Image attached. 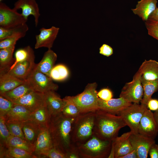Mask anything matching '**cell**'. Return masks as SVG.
I'll return each mask as SVG.
<instances>
[{
    "label": "cell",
    "instance_id": "8fae6325",
    "mask_svg": "<svg viewBox=\"0 0 158 158\" xmlns=\"http://www.w3.org/2000/svg\"><path fill=\"white\" fill-rule=\"evenodd\" d=\"M138 133L154 139L157 135L158 128L154 113L148 108L145 110L140 122Z\"/></svg>",
    "mask_w": 158,
    "mask_h": 158
},
{
    "label": "cell",
    "instance_id": "2e32d148",
    "mask_svg": "<svg viewBox=\"0 0 158 158\" xmlns=\"http://www.w3.org/2000/svg\"><path fill=\"white\" fill-rule=\"evenodd\" d=\"M59 30V28L54 26L48 29L44 28L40 29V34L35 36V49L44 47L51 49Z\"/></svg>",
    "mask_w": 158,
    "mask_h": 158
},
{
    "label": "cell",
    "instance_id": "f907efd6",
    "mask_svg": "<svg viewBox=\"0 0 158 158\" xmlns=\"http://www.w3.org/2000/svg\"><path fill=\"white\" fill-rule=\"evenodd\" d=\"M154 118L158 128V110L154 113Z\"/></svg>",
    "mask_w": 158,
    "mask_h": 158
},
{
    "label": "cell",
    "instance_id": "277c9868",
    "mask_svg": "<svg viewBox=\"0 0 158 158\" xmlns=\"http://www.w3.org/2000/svg\"><path fill=\"white\" fill-rule=\"evenodd\" d=\"M95 116V111L81 113L76 118L71 133L75 145L85 141L93 134Z\"/></svg>",
    "mask_w": 158,
    "mask_h": 158
},
{
    "label": "cell",
    "instance_id": "d6a6232c",
    "mask_svg": "<svg viewBox=\"0 0 158 158\" xmlns=\"http://www.w3.org/2000/svg\"><path fill=\"white\" fill-rule=\"evenodd\" d=\"M69 75L67 67L64 65L59 64L53 67L51 71L49 77L54 80L61 81L66 79Z\"/></svg>",
    "mask_w": 158,
    "mask_h": 158
},
{
    "label": "cell",
    "instance_id": "60d3db41",
    "mask_svg": "<svg viewBox=\"0 0 158 158\" xmlns=\"http://www.w3.org/2000/svg\"><path fill=\"white\" fill-rule=\"evenodd\" d=\"M43 157L67 158V154L58 147L54 146L43 156Z\"/></svg>",
    "mask_w": 158,
    "mask_h": 158
},
{
    "label": "cell",
    "instance_id": "f1b7e54d",
    "mask_svg": "<svg viewBox=\"0 0 158 158\" xmlns=\"http://www.w3.org/2000/svg\"><path fill=\"white\" fill-rule=\"evenodd\" d=\"M15 47L0 49V73L5 72L15 61L13 54Z\"/></svg>",
    "mask_w": 158,
    "mask_h": 158
},
{
    "label": "cell",
    "instance_id": "836d02e7",
    "mask_svg": "<svg viewBox=\"0 0 158 158\" xmlns=\"http://www.w3.org/2000/svg\"><path fill=\"white\" fill-rule=\"evenodd\" d=\"M23 122L16 120H6V124L11 135L25 139L22 129Z\"/></svg>",
    "mask_w": 158,
    "mask_h": 158
},
{
    "label": "cell",
    "instance_id": "ffe728a7",
    "mask_svg": "<svg viewBox=\"0 0 158 158\" xmlns=\"http://www.w3.org/2000/svg\"><path fill=\"white\" fill-rule=\"evenodd\" d=\"M157 2V0H140L138 2L135 8L131 10L135 14L145 21L156 9Z\"/></svg>",
    "mask_w": 158,
    "mask_h": 158
},
{
    "label": "cell",
    "instance_id": "ba28073f",
    "mask_svg": "<svg viewBox=\"0 0 158 158\" xmlns=\"http://www.w3.org/2000/svg\"><path fill=\"white\" fill-rule=\"evenodd\" d=\"M147 106L141 104L133 103L121 111L118 115L122 118L132 133H138V126L140 121Z\"/></svg>",
    "mask_w": 158,
    "mask_h": 158
},
{
    "label": "cell",
    "instance_id": "8d00e7d4",
    "mask_svg": "<svg viewBox=\"0 0 158 158\" xmlns=\"http://www.w3.org/2000/svg\"><path fill=\"white\" fill-rule=\"evenodd\" d=\"M10 135L4 116H0V147L5 146L6 142Z\"/></svg>",
    "mask_w": 158,
    "mask_h": 158
},
{
    "label": "cell",
    "instance_id": "52a82bcc",
    "mask_svg": "<svg viewBox=\"0 0 158 158\" xmlns=\"http://www.w3.org/2000/svg\"><path fill=\"white\" fill-rule=\"evenodd\" d=\"M25 80L33 91L43 93L55 91L58 88L49 77L38 71L35 66Z\"/></svg>",
    "mask_w": 158,
    "mask_h": 158
},
{
    "label": "cell",
    "instance_id": "4316f807",
    "mask_svg": "<svg viewBox=\"0 0 158 158\" xmlns=\"http://www.w3.org/2000/svg\"><path fill=\"white\" fill-rule=\"evenodd\" d=\"M32 91L33 90L25 80L24 83L13 89L0 94L12 101L21 97Z\"/></svg>",
    "mask_w": 158,
    "mask_h": 158
},
{
    "label": "cell",
    "instance_id": "681fc988",
    "mask_svg": "<svg viewBox=\"0 0 158 158\" xmlns=\"http://www.w3.org/2000/svg\"><path fill=\"white\" fill-rule=\"evenodd\" d=\"M115 145L113 140L112 141L111 147L108 158H115Z\"/></svg>",
    "mask_w": 158,
    "mask_h": 158
},
{
    "label": "cell",
    "instance_id": "ee69618b",
    "mask_svg": "<svg viewBox=\"0 0 158 158\" xmlns=\"http://www.w3.org/2000/svg\"><path fill=\"white\" fill-rule=\"evenodd\" d=\"M148 154L151 158H158V145L155 143L150 147Z\"/></svg>",
    "mask_w": 158,
    "mask_h": 158
},
{
    "label": "cell",
    "instance_id": "d6986e66",
    "mask_svg": "<svg viewBox=\"0 0 158 158\" xmlns=\"http://www.w3.org/2000/svg\"><path fill=\"white\" fill-rule=\"evenodd\" d=\"M130 131L123 133L113 140L115 145V158H121L133 150L130 140Z\"/></svg>",
    "mask_w": 158,
    "mask_h": 158
},
{
    "label": "cell",
    "instance_id": "f6af8a7d",
    "mask_svg": "<svg viewBox=\"0 0 158 158\" xmlns=\"http://www.w3.org/2000/svg\"><path fill=\"white\" fill-rule=\"evenodd\" d=\"M147 106V108L151 111H156L158 110V99H151L148 101Z\"/></svg>",
    "mask_w": 158,
    "mask_h": 158
},
{
    "label": "cell",
    "instance_id": "7bdbcfd3",
    "mask_svg": "<svg viewBox=\"0 0 158 158\" xmlns=\"http://www.w3.org/2000/svg\"><path fill=\"white\" fill-rule=\"evenodd\" d=\"M99 53L102 55L109 57L113 54V50L110 46L104 44L100 47Z\"/></svg>",
    "mask_w": 158,
    "mask_h": 158
},
{
    "label": "cell",
    "instance_id": "3957f363",
    "mask_svg": "<svg viewBox=\"0 0 158 158\" xmlns=\"http://www.w3.org/2000/svg\"><path fill=\"white\" fill-rule=\"evenodd\" d=\"M112 141L103 140L94 133L87 140L75 145L80 158H108Z\"/></svg>",
    "mask_w": 158,
    "mask_h": 158
},
{
    "label": "cell",
    "instance_id": "7a4b0ae2",
    "mask_svg": "<svg viewBox=\"0 0 158 158\" xmlns=\"http://www.w3.org/2000/svg\"><path fill=\"white\" fill-rule=\"evenodd\" d=\"M94 133L100 138L112 141L120 130L127 125L121 116L98 109L95 111Z\"/></svg>",
    "mask_w": 158,
    "mask_h": 158
},
{
    "label": "cell",
    "instance_id": "7402d4cb",
    "mask_svg": "<svg viewBox=\"0 0 158 158\" xmlns=\"http://www.w3.org/2000/svg\"><path fill=\"white\" fill-rule=\"evenodd\" d=\"M57 58L56 53L51 49H48L44 53L40 62L35 64V67L40 72L49 77L51 71L54 66Z\"/></svg>",
    "mask_w": 158,
    "mask_h": 158
},
{
    "label": "cell",
    "instance_id": "8992f818",
    "mask_svg": "<svg viewBox=\"0 0 158 158\" xmlns=\"http://www.w3.org/2000/svg\"><path fill=\"white\" fill-rule=\"evenodd\" d=\"M142 75L141 72L138 70L133 76L132 80L126 83L123 87L119 97L132 103L139 104L143 95Z\"/></svg>",
    "mask_w": 158,
    "mask_h": 158
},
{
    "label": "cell",
    "instance_id": "7c38bea8",
    "mask_svg": "<svg viewBox=\"0 0 158 158\" xmlns=\"http://www.w3.org/2000/svg\"><path fill=\"white\" fill-rule=\"evenodd\" d=\"M53 146L49 127L42 126L34 145L33 154L37 158L42 157Z\"/></svg>",
    "mask_w": 158,
    "mask_h": 158
},
{
    "label": "cell",
    "instance_id": "7dc6e473",
    "mask_svg": "<svg viewBox=\"0 0 158 158\" xmlns=\"http://www.w3.org/2000/svg\"><path fill=\"white\" fill-rule=\"evenodd\" d=\"M148 19L158 22V8L157 7L150 15Z\"/></svg>",
    "mask_w": 158,
    "mask_h": 158
},
{
    "label": "cell",
    "instance_id": "f35d334b",
    "mask_svg": "<svg viewBox=\"0 0 158 158\" xmlns=\"http://www.w3.org/2000/svg\"><path fill=\"white\" fill-rule=\"evenodd\" d=\"M14 104L11 101L0 95V116H4L11 110Z\"/></svg>",
    "mask_w": 158,
    "mask_h": 158
},
{
    "label": "cell",
    "instance_id": "1f68e13d",
    "mask_svg": "<svg viewBox=\"0 0 158 158\" xmlns=\"http://www.w3.org/2000/svg\"><path fill=\"white\" fill-rule=\"evenodd\" d=\"M28 30V27L26 23L9 29H5L0 27V40L20 35L25 36Z\"/></svg>",
    "mask_w": 158,
    "mask_h": 158
},
{
    "label": "cell",
    "instance_id": "d590c367",
    "mask_svg": "<svg viewBox=\"0 0 158 158\" xmlns=\"http://www.w3.org/2000/svg\"><path fill=\"white\" fill-rule=\"evenodd\" d=\"M33 51L30 46L17 50L15 54V61L9 68H12L18 63L26 60Z\"/></svg>",
    "mask_w": 158,
    "mask_h": 158
},
{
    "label": "cell",
    "instance_id": "9a60e30c",
    "mask_svg": "<svg viewBox=\"0 0 158 158\" xmlns=\"http://www.w3.org/2000/svg\"><path fill=\"white\" fill-rule=\"evenodd\" d=\"M133 103L122 97L104 101L99 98L98 108L109 113L118 115L125 109L131 105Z\"/></svg>",
    "mask_w": 158,
    "mask_h": 158
},
{
    "label": "cell",
    "instance_id": "cb8c5ba5",
    "mask_svg": "<svg viewBox=\"0 0 158 158\" xmlns=\"http://www.w3.org/2000/svg\"><path fill=\"white\" fill-rule=\"evenodd\" d=\"M25 82L6 72L0 73V94L11 90Z\"/></svg>",
    "mask_w": 158,
    "mask_h": 158
},
{
    "label": "cell",
    "instance_id": "5b68a950",
    "mask_svg": "<svg viewBox=\"0 0 158 158\" xmlns=\"http://www.w3.org/2000/svg\"><path fill=\"white\" fill-rule=\"evenodd\" d=\"M96 83H89L83 91L75 96L65 97L74 103L79 109L81 113L95 111L99 109V97L96 90Z\"/></svg>",
    "mask_w": 158,
    "mask_h": 158
},
{
    "label": "cell",
    "instance_id": "c3c4849f",
    "mask_svg": "<svg viewBox=\"0 0 158 158\" xmlns=\"http://www.w3.org/2000/svg\"><path fill=\"white\" fill-rule=\"evenodd\" d=\"M121 158H138V157L137 152L133 149L132 151L122 156Z\"/></svg>",
    "mask_w": 158,
    "mask_h": 158
},
{
    "label": "cell",
    "instance_id": "83f0119b",
    "mask_svg": "<svg viewBox=\"0 0 158 158\" xmlns=\"http://www.w3.org/2000/svg\"><path fill=\"white\" fill-rule=\"evenodd\" d=\"M51 116L45 105L32 112L30 119L34 121L41 126H48Z\"/></svg>",
    "mask_w": 158,
    "mask_h": 158
},
{
    "label": "cell",
    "instance_id": "ab89813d",
    "mask_svg": "<svg viewBox=\"0 0 158 158\" xmlns=\"http://www.w3.org/2000/svg\"><path fill=\"white\" fill-rule=\"evenodd\" d=\"M145 24L148 34L158 40V22L148 19Z\"/></svg>",
    "mask_w": 158,
    "mask_h": 158
},
{
    "label": "cell",
    "instance_id": "74e56055",
    "mask_svg": "<svg viewBox=\"0 0 158 158\" xmlns=\"http://www.w3.org/2000/svg\"><path fill=\"white\" fill-rule=\"evenodd\" d=\"M25 36L20 35L10 37L0 40V49L15 47L17 41Z\"/></svg>",
    "mask_w": 158,
    "mask_h": 158
},
{
    "label": "cell",
    "instance_id": "5bb4252c",
    "mask_svg": "<svg viewBox=\"0 0 158 158\" xmlns=\"http://www.w3.org/2000/svg\"><path fill=\"white\" fill-rule=\"evenodd\" d=\"M34 60L35 55L33 51L26 60L18 63L5 72L19 79L25 80L35 66L36 64Z\"/></svg>",
    "mask_w": 158,
    "mask_h": 158
},
{
    "label": "cell",
    "instance_id": "4fadbf2b",
    "mask_svg": "<svg viewBox=\"0 0 158 158\" xmlns=\"http://www.w3.org/2000/svg\"><path fill=\"white\" fill-rule=\"evenodd\" d=\"M130 140L133 148L137 152L138 158H147L151 146L155 143L154 139L148 137L139 133H132Z\"/></svg>",
    "mask_w": 158,
    "mask_h": 158
},
{
    "label": "cell",
    "instance_id": "ac0fdd59",
    "mask_svg": "<svg viewBox=\"0 0 158 158\" xmlns=\"http://www.w3.org/2000/svg\"><path fill=\"white\" fill-rule=\"evenodd\" d=\"M55 91L51 90L44 93L45 105L51 116L61 112L66 103V101L61 99Z\"/></svg>",
    "mask_w": 158,
    "mask_h": 158
},
{
    "label": "cell",
    "instance_id": "603a6c76",
    "mask_svg": "<svg viewBox=\"0 0 158 158\" xmlns=\"http://www.w3.org/2000/svg\"><path fill=\"white\" fill-rule=\"evenodd\" d=\"M41 126L30 119L22 122V129L25 138L33 145L34 146Z\"/></svg>",
    "mask_w": 158,
    "mask_h": 158
},
{
    "label": "cell",
    "instance_id": "f546056e",
    "mask_svg": "<svg viewBox=\"0 0 158 158\" xmlns=\"http://www.w3.org/2000/svg\"><path fill=\"white\" fill-rule=\"evenodd\" d=\"M142 83L143 95L140 103L147 106V102L152 98L153 94L158 91V81L146 80L142 78Z\"/></svg>",
    "mask_w": 158,
    "mask_h": 158
},
{
    "label": "cell",
    "instance_id": "4dcf8cb0",
    "mask_svg": "<svg viewBox=\"0 0 158 158\" xmlns=\"http://www.w3.org/2000/svg\"><path fill=\"white\" fill-rule=\"evenodd\" d=\"M6 147H12L25 150L33 153L34 146L30 144L25 139L20 137L10 135L6 142Z\"/></svg>",
    "mask_w": 158,
    "mask_h": 158
},
{
    "label": "cell",
    "instance_id": "9c48e42d",
    "mask_svg": "<svg viewBox=\"0 0 158 158\" xmlns=\"http://www.w3.org/2000/svg\"><path fill=\"white\" fill-rule=\"evenodd\" d=\"M28 20L21 13L5 4H0V27L9 29L26 23Z\"/></svg>",
    "mask_w": 158,
    "mask_h": 158
},
{
    "label": "cell",
    "instance_id": "e575fe53",
    "mask_svg": "<svg viewBox=\"0 0 158 158\" xmlns=\"http://www.w3.org/2000/svg\"><path fill=\"white\" fill-rule=\"evenodd\" d=\"M63 99L66 101V103L61 111L64 115L69 117L76 118L81 113L79 109L74 103L65 97Z\"/></svg>",
    "mask_w": 158,
    "mask_h": 158
},
{
    "label": "cell",
    "instance_id": "bcb514c9",
    "mask_svg": "<svg viewBox=\"0 0 158 158\" xmlns=\"http://www.w3.org/2000/svg\"><path fill=\"white\" fill-rule=\"evenodd\" d=\"M67 158H80L78 150L76 146L72 150L67 153Z\"/></svg>",
    "mask_w": 158,
    "mask_h": 158
},
{
    "label": "cell",
    "instance_id": "6da1fadb",
    "mask_svg": "<svg viewBox=\"0 0 158 158\" xmlns=\"http://www.w3.org/2000/svg\"><path fill=\"white\" fill-rule=\"evenodd\" d=\"M75 118L66 117L61 112L51 116L49 125L54 146L66 154L75 146L71 138L73 124Z\"/></svg>",
    "mask_w": 158,
    "mask_h": 158
},
{
    "label": "cell",
    "instance_id": "44dd1931",
    "mask_svg": "<svg viewBox=\"0 0 158 158\" xmlns=\"http://www.w3.org/2000/svg\"><path fill=\"white\" fill-rule=\"evenodd\" d=\"M142 78L148 81H158V62L152 59L145 60L138 69Z\"/></svg>",
    "mask_w": 158,
    "mask_h": 158
},
{
    "label": "cell",
    "instance_id": "30bf717a",
    "mask_svg": "<svg viewBox=\"0 0 158 158\" xmlns=\"http://www.w3.org/2000/svg\"><path fill=\"white\" fill-rule=\"evenodd\" d=\"M12 102L25 107L32 112L45 105L44 93L34 91Z\"/></svg>",
    "mask_w": 158,
    "mask_h": 158
},
{
    "label": "cell",
    "instance_id": "d4e9b609",
    "mask_svg": "<svg viewBox=\"0 0 158 158\" xmlns=\"http://www.w3.org/2000/svg\"><path fill=\"white\" fill-rule=\"evenodd\" d=\"M0 158H37L32 153L25 150L12 147H0Z\"/></svg>",
    "mask_w": 158,
    "mask_h": 158
},
{
    "label": "cell",
    "instance_id": "b9f144b4",
    "mask_svg": "<svg viewBox=\"0 0 158 158\" xmlns=\"http://www.w3.org/2000/svg\"><path fill=\"white\" fill-rule=\"evenodd\" d=\"M97 95L99 98L104 101L109 100L112 98L113 97L112 92L107 88L100 90L97 92Z\"/></svg>",
    "mask_w": 158,
    "mask_h": 158
},
{
    "label": "cell",
    "instance_id": "484cf974",
    "mask_svg": "<svg viewBox=\"0 0 158 158\" xmlns=\"http://www.w3.org/2000/svg\"><path fill=\"white\" fill-rule=\"evenodd\" d=\"M32 113L25 107L14 104L11 110L4 116L6 120H16L23 121L30 119Z\"/></svg>",
    "mask_w": 158,
    "mask_h": 158
},
{
    "label": "cell",
    "instance_id": "e0dca14e",
    "mask_svg": "<svg viewBox=\"0 0 158 158\" xmlns=\"http://www.w3.org/2000/svg\"><path fill=\"white\" fill-rule=\"evenodd\" d=\"M14 9H21V14L27 20L30 15L33 16L36 27L38 25L40 16L39 9L35 0H18L14 4Z\"/></svg>",
    "mask_w": 158,
    "mask_h": 158
},
{
    "label": "cell",
    "instance_id": "816d5d0a",
    "mask_svg": "<svg viewBox=\"0 0 158 158\" xmlns=\"http://www.w3.org/2000/svg\"><path fill=\"white\" fill-rule=\"evenodd\" d=\"M2 0H0V1H1Z\"/></svg>",
    "mask_w": 158,
    "mask_h": 158
}]
</instances>
